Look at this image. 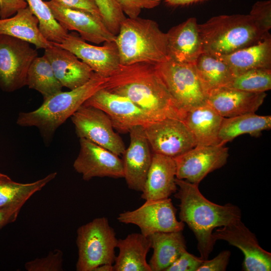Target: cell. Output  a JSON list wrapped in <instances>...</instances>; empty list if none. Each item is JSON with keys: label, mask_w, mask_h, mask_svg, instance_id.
Wrapping results in <instances>:
<instances>
[{"label": "cell", "mask_w": 271, "mask_h": 271, "mask_svg": "<svg viewBox=\"0 0 271 271\" xmlns=\"http://www.w3.org/2000/svg\"><path fill=\"white\" fill-rule=\"evenodd\" d=\"M103 88L128 98L155 121L166 118L182 120L183 118L185 113L178 107L155 65H120L107 78Z\"/></svg>", "instance_id": "obj_1"}, {"label": "cell", "mask_w": 271, "mask_h": 271, "mask_svg": "<svg viewBox=\"0 0 271 271\" xmlns=\"http://www.w3.org/2000/svg\"><path fill=\"white\" fill-rule=\"evenodd\" d=\"M175 181L178 189L174 196L180 202V221L194 233L200 257L208 259L216 242L213 230L241 220V210L231 203L220 205L211 202L201 194L198 185L177 178Z\"/></svg>", "instance_id": "obj_2"}, {"label": "cell", "mask_w": 271, "mask_h": 271, "mask_svg": "<svg viewBox=\"0 0 271 271\" xmlns=\"http://www.w3.org/2000/svg\"><path fill=\"white\" fill-rule=\"evenodd\" d=\"M108 77L95 72L86 83L69 91H61L46 99L37 109L19 114L17 123L38 128L46 143H49L58 127L95 92L104 87Z\"/></svg>", "instance_id": "obj_3"}, {"label": "cell", "mask_w": 271, "mask_h": 271, "mask_svg": "<svg viewBox=\"0 0 271 271\" xmlns=\"http://www.w3.org/2000/svg\"><path fill=\"white\" fill-rule=\"evenodd\" d=\"M115 42L122 65L138 63L156 65L168 59L166 33L152 20L126 18L120 24Z\"/></svg>", "instance_id": "obj_4"}, {"label": "cell", "mask_w": 271, "mask_h": 271, "mask_svg": "<svg viewBox=\"0 0 271 271\" xmlns=\"http://www.w3.org/2000/svg\"><path fill=\"white\" fill-rule=\"evenodd\" d=\"M203 53L216 57L251 45L270 35L262 32L249 14L222 15L199 24Z\"/></svg>", "instance_id": "obj_5"}, {"label": "cell", "mask_w": 271, "mask_h": 271, "mask_svg": "<svg viewBox=\"0 0 271 271\" xmlns=\"http://www.w3.org/2000/svg\"><path fill=\"white\" fill-rule=\"evenodd\" d=\"M118 239L105 217H97L77 230V271H94L103 264L113 265Z\"/></svg>", "instance_id": "obj_6"}, {"label": "cell", "mask_w": 271, "mask_h": 271, "mask_svg": "<svg viewBox=\"0 0 271 271\" xmlns=\"http://www.w3.org/2000/svg\"><path fill=\"white\" fill-rule=\"evenodd\" d=\"M156 67L183 112L207 103L208 94L201 84L194 64L179 63L168 59Z\"/></svg>", "instance_id": "obj_7"}, {"label": "cell", "mask_w": 271, "mask_h": 271, "mask_svg": "<svg viewBox=\"0 0 271 271\" xmlns=\"http://www.w3.org/2000/svg\"><path fill=\"white\" fill-rule=\"evenodd\" d=\"M37 57L29 43L0 34V88L11 92L26 85L29 68Z\"/></svg>", "instance_id": "obj_8"}, {"label": "cell", "mask_w": 271, "mask_h": 271, "mask_svg": "<svg viewBox=\"0 0 271 271\" xmlns=\"http://www.w3.org/2000/svg\"><path fill=\"white\" fill-rule=\"evenodd\" d=\"M177 210L170 198L146 200L140 207L120 213L117 219L122 223L138 226L147 237L158 232L182 231L185 224L176 218Z\"/></svg>", "instance_id": "obj_9"}, {"label": "cell", "mask_w": 271, "mask_h": 271, "mask_svg": "<svg viewBox=\"0 0 271 271\" xmlns=\"http://www.w3.org/2000/svg\"><path fill=\"white\" fill-rule=\"evenodd\" d=\"M71 119L79 139H86L118 156L124 152L122 139L114 131L109 116L101 110L83 104Z\"/></svg>", "instance_id": "obj_10"}, {"label": "cell", "mask_w": 271, "mask_h": 271, "mask_svg": "<svg viewBox=\"0 0 271 271\" xmlns=\"http://www.w3.org/2000/svg\"><path fill=\"white\" fill-rule=\"evenodd\" d=\"M144 127L153 153L174 158L196 146L193 136L181 119L166 118Z\"/></svg>", "instance_id": "obj_11"}, {"label": "cell", "mask_w": 271, "mask_h": 271, "mask_svg": "<svg viewBox=\"0 0 271 271\" xmlns=\"http://www.w3.org/2000/svg\"><path fill=\"white\" fill-rule=\"evenodd\" d=\"M228 157L225 145L196 146L174 158L176 178L198 185L209 173L225 165Z\"/></svg>", "instance_id": "obj_12"}, {"label": "cell", "mask_w": 271, "mask_h": 271, "mask_svg": "<svg viewBox=\"0 0 271 271\" xmlns=\"http://www.w3.org/2000/svg\"><path fill=\"white\" fill-rule=\"evenodd\" d=\"M83 104L104 112L114 128L122 133L129 132L135 126H145L155 121L128 98L104 88L95 92Z\"/></svg>", "instance_id": "obj_13"}, {"label": "cell", "mask_w": 271, "mask_h": 271, "mask_svg": "<svg viewBox=\"0 0 271 271\" xmlns=\"http://www.w3.org/2000/svg\"><path fill=\"white\" fill-rule=\"evenodd\" d=\"M215 241L223 240L240 249L244 254L242 269L244 271H270L271 253L259 244L255 235L238 220L221 227L213 233Z\"/></svg>", "instance_id": "obj_14"}, {"label": "cell", "mask_w": 271, "mask_h": 271, "mask_svg": "<svg viewBox=\"0 0 271 271\" xmlns=\"http://www.w3.org/2000/svg\"><path fill=\"white\" fill-rule=\"evenodd\" d=\"M53 44L66 49L87 64L94 72L104 77L111 76L120 65L115 41L102 46L91 45L76 33L68 34L60 43Z\"/></svg>", "instance_id": "obj_15"}, {"label": "cell", "mask_w": 271, "mask_h": 271, "mask_svg": "<svg viewBox=\"0 0 271 271\" xmlns=\"http://www.w3.org/2000/svg\"><path fill=\"white\" fill-rule=\"evenodd\" d=\"M54 18L66 30L75 31L85 41L96 44L115 41L102 20L87 11L66 7L55 0L45 2Z\"/></svg>", "instance_id": "obj_16"}, {"label": "cell", "mask_w": 271, "mask_h": 271, "mask_svg": "<svg viewBox=\"0 0 271 271\" xmlns=\"http://www.w3.org/2000/svg\"><path fill=\"white\" fill-rule=\"evenodd\" d=\"M79 141V153L73 166L84 180L123 178L122 162L118 156L86 139L81 138Z\"/></svg>", "instance_id": "obj_17"}, {"label": "cell", "mask_w": 271, "mask_h": 271, "mask_svg": "<svg viewBox=\"0 0 271 271\" xmlns=\"http://www.w3.org/2000/svg\"><path fill=\"white\" fill-rule=\"evenodd\" d=\"M129 132V145L122 155L123 178L129 189L142 192L153 154L143 126H135Z\"/></svg>", "instance_id": "obj_18"}, {"label": "cell", "mask_w": 271, "mask_h": 271, "mask_svg": "<svg viewBox=\"0 0 271 271\" xmlns=\"http://www.w3.org/2000/svg\"><path fill=\"white\" fill-rule=\"evenodd\" d=\"M168 58L179 63L194 64L203 53L196 18H188L167 33Z\"/></svg>", "instance_id": "obj_19"}, {"label": "cell", "mask_w": 271, "mask_h": 271, "mask_svg": "<svg viewBox=\"0 0 271 271\" xmlns=\"http://www.w3.org/2000/svg\"><path fill=\"white\" fill-rule=\"evenodd\" d=\"M44 55L63 87L70 90L86 83L94 73L90 67L72 52L53 44L45 49Z\"/></svg>", "instance_id": "obj_20"}, {"label": "cell", "mask_w": 271, "mask_h": 271, "mask_svg": "<svg viewBox=\"0 0 271 271\" xmlns=\"http://www.w3.org/2000/svg\"><path fill=\"white\" fill-rule=\"evenodd\" d=\"M265 92L251 93L227 87L210 91L207 103L224 118L255 112L263 103Z\"/></svg>", "instance_id": "obj_21"}, {"label": "cell", "mask_w": 271, "mask_h": 271, "mask_svg": "<svg viewBox=\"0 0 271 271\" xmlns=\"http://www.w3.org/2000/svg\"><path fill=\"white\" fill-rule=\"evenodd\" d=\"M173 158L153 153L141 198L145 200L169 198L178 189Z\"/></svg>", "instance_id": "obj_22"}, {"label": "cell", "mask_w": 271, "mask_h": 271, "mask_svg": "<svg viewBox=\"0 0 271 271\" xmlns=\"http://www.w3.org/2000/svg\"><path fill=\"white\" fill-rule=\"evenodd\" d=\"M223 118L207 103L185 112L182 121L196 146H209L220 145L218 134Z\"/></svg>", "instance_id": "obj_23"}, {"label": "cell", "mask_w": 271, "mask_h": 271, "mask_svg": "<svg viewBox=\"0 0 271 271\" xmlns=\"http://www.w3.org/2000/svg\"><path fill=\"white\" fill-rule=\"evenodd\" d=\"M119 252L113 271H152L147 261L151 248L150 239L141 233H132L117 240Z\"/></svg>", "instance_id": "obj_24"}, {"label": "cell", "mask_w": 271, "mask_h": 271, "mask_svg": "<svg viewBox=\"0 0 271 271\" xmlns=\"http://www.w3.org/2000/svg\"><path fill=\"white\" fill-rule=\"evenodd\" d=\"M0 34L26 41L37 49H45L53 45L42 34L39 20L28 6L19 10L13 17L0 18Z\"/></svg>", "instance_id": "obj_25"}, {"label": "cell", "mask_w": 271, "mask_h": 271, "mask_svg": "<svg viewBox=\"0 0 271 271\" xmlns=\"http://www.w3.org/2000/svg\"><path fill=\"white\" fill-rule=\"evenodd\" d=\"M148 237L153 249L149 263L152 271H165L186 250L182 231L158 232Z\"/></svg>", "instance_id": "obj_26"}, {"label": "cell", "mask_w": 271, "mask_h": 271, "mask_svg": "<svg viewBox=\"0 0 271 271\" xmlns=\"http://www.w3.org/2000/svg\"><path fill=\"white\" fill-rule=\"evenodd\" d=\"M217 58L231 68L235 76L250 69L271 68L270 35L251 45Z\"/></svg>", "instance_id": "obj_27"}, {"label": "cell", "mask_w": 271, "mask_h": 271, "mask_svg": "<svg viewBox=\"0 0 271 271\" xmlns=\"http://www.w3.org/2000/svg\"><path fill=\"white\" fill-rule=\"evenodd\" d=\"M270 128V115H259L252 112L224 118L219 132V143L225 145L243 134L258 137L262 131Z\"/></svg>", "instance_id": "obj_28"}, {"label": "cell", "mask_w": 271, "mask_h": 271, "mask_svg": "<svg viewBox=\"0 0 271 271\" xmlns=\"http://www.w3.org/2000/svg\"><path fill=\"white\" fill-rule=\"evenodd\" d=\"M194 66L201 84L207 93L226 86L235 74L231 68L219 58L202 53Z\"/></svg>", "instance_id": "obj_29"}, {"label": "cell", "mask_w": 271, "mask_h": 271, "mask_svg": "<svg viewBox=\"0 0 271 271\" xmlns=\"http://www.w3.org/2000/svg\"><path fill=\"white\" fill-rule=\"evenodd\" d=\"M57 172L49 174L35 182L22 183L0 173V208L22 202L26 203L34 194L54 179Z\"/></svg>", "instance_id": "obj_30"}, {"label": "cell", "mask_w": 271, "mask_h": 271, "mask_svg": "<svg viewBox=\"0 0 271 271\" xmlns=\"http://www.w3.org/2000/svg\"><path fill=\"white\" fill-rule=\"evenodd\" d=\"M26 85L39 92L44 99L62 91L63 87L44 55L37 57L31 63L27 73Z\"/></svg>", "instance_id": "obj_31"}, {"label": "cell", "mask_w": 271, "mask_h": 271, "mask_svg": "<svg viewBox=\"0 0 271 271\" xmlns=\"http://www.w3.org/2000/svg\"><path fill=\"white\" fill-rule=\"evenodd\" d=\"M32 13L39 20V29L48 41L60 43L68 34L54 18L49 7L42 0H26Z\"/></svg>", "instance_id": "obj_32"}, {"label": "cell", "mask_w": 271, "mask_h": 271, "mask_svg": "<svg viewBox=\"0 0 271 271\" xmlns=\"http://www.w3.org/2000/svg\"><path fill=\"white\" fill-rule=\"evenodd\" d=\"M225 87L251 93L271 89V68H256L236 75Z\"/></svg>", "instance_id": "obj_33"}, {"label": "cell", "mask_w": 271, "mask_h": 271, "mask_svg": "<svg viewBox=\"0 0 271 271\" xmlns=\"http://www.w3.org/2000/svg\"><path fill=\"white\" fill-rule=\"evenodd\" d=\"M108 30L116 36L121 22L126 18L120 5L116 0H94Z\"/></svg>", "instance_id": "obj_34"}, {"label": "cell", "mask_w": 271, "mask_h": 271, "mask_svg": "<svg viewBox=\"0 0 271 271\" xmlns=\"http://www.w3.org/2000/svg\"><path fill=\"white\" fill-rule=\"evenodd\" d=\"M63 263L62 251L55 249L45 257L27 261L25 268L28 271H61L63 270Z\"/></svg>", "instance_id": "obj_35"}, {"label": "cell", "mask_w": 271, "mask_h": 271, "mask_svg": "<svg viewBox=\"0 0 271 271\" xmlns=\"http://www.w3.org/2000/svg\"><path fill=\"white\" fill-rule=\"evenodd\" d=\"M260 30L265 34L271 28V1H257L252 6L249 14Z\"/></svg>", "instance_id": "obj_36"}, {"label": "cell", "mask_w": 271, "mask_h": 271, "mask_svg": "<svg viewBox=\"0 0 271 271\" xmlns=\"http://www.w3.org/2000/svg\"><path fill=\"white\" fill-rule=\"evenodd\" d=\"M124 14L129 18H136L143 9H151L159 6L162 0H116Z\"/></svg>", "instance_id": "obj_37"}, {"label": "cell", "mask_w": 271, "mask_h": 271, "mask_svg": "<svg viewBox=\"0 0 271 271\" xmlns=\"http://www.w3.org/2000/svg\"><path fill=\"white\" fill-rule=\"evenodd\" d=\"M204 260L185 250L165 271H197Z\"/></svg>", "instance_id": "obj_38"}, {"label": "cell", "mask_w": 271, "mask_h": 271, "mask_svg": "<svg viewBox=\"0 0 271 271\" xmlns=\"http://www.w3.org/2000/svg\"><path fill=\"white\" fill-rule=\"evenodd\" d=\"M230 255V251L223 250L213 259L205 260L197 271H224L228 264Z\"/></svg>", "instance_id": "obj_39"}, {"label": "cell", "mask_w": 271, "mask_h": 271, "mask_svg": "<svg viewBox=\"0 0 271 271\" xmlns=\"http://www.w3.org/2000/svg\"><path fill=\"white\" fill-rule=\"evenodd\" d=\"M60 4L73 9L87 11L102 20L100 12L94 0H55Z\"/></svg>", "instance_id": "obj_40"}, {"label": "cell", "mask_w": 271, "mask_h": 271, "mask_svg": "<svg viewBox=\"0 0 271 271\" xmlns=\"http://www.w3.org/2000/svg\"><path fill=\"white\" fill-rule=\"evenodd\" d=\"M27 6L26 0H0V18L11 17Z\"/></svg>", "instance_id": "obj_41"}, {"label": "cell", "mask_w": 271, "mask_h": 271, "mask_svg": "<svg viewBox=\"0 0 271 271\" xmlns=\"http://www.w3.org/2000/svg\"><path fill=\"white\" fill-rule=\"evenodd\" d=\"M25 204L22 202L0 208V229L8 224L15 221Z\"/></svg>", "instance_id": "obj_42"}, {"label": "cell", "mask_w": 271, "mask_h": 271, "mask_svg": "<svg viewBox=\"0 0 271 271\" xmlns=\"http://www.w3.org/2000/svg\"><path fill=\"white\" fill-rule=\"evenodd\" d=\"M207 0H162L168 5L172 7L184 6L192 5Z\"/></svg>", "instance_id": "obj_43"}, {"label": "cell", "mask_w": 271, "mask_h": 271, "mask_svg": "<svg viewBox=\"0 0 271 271\" xmlns=\"http://www.w3.org/2000/svg\"><path fill=\"white\" fill-rule=\"evenodd\" d=\"M94 271H113V265L103 264L96 267Z\"/></svg>", "instance_id": "obj_44"}]
</instances>
